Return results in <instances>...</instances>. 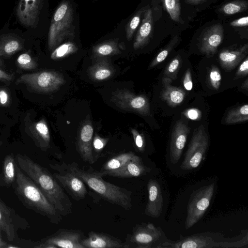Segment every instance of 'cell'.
I'll use <instances>...</instances> for the list:
<instances>
[{
    "label": "cell",
    "mask_w": 248,
    "mask_h": 248,
    "mask_svg": "<svg viewBox=\"0 0 248 248\" xmlns=\"http://www.w3.org/2000/svg\"><path fill=\"white\" fill-rule=\"evenodd\" d=\"M78 50V48L74 43L68 42L57 47L52 52L50 57L54 60H60L75 53Z\"/></svg>",
    "instance_id": "32"
},
{
    "label": "cell",
    "mask_w": 248,
    "mask_h": 248,
    "mask_svg": "<svg viewBox=\"0 0 248 248\" xmlns=\"http://www.w3.org/2000/svg\"><path fill=\"white\" fill-rule=\"evenodd\" d=\"M248 52V44L235 49H224L219 54L220 64L225 69L232 70L245 58Z\"/></svg>",
    "instance_id": "23"
},
{
    "label": "cell",
    "mask_w": 248,
    "mask_h": 248,
    "mask_svg": "<svg viewBox=\"0 0 248 248\" xmlns=\"http://www.w3.org/2000/svg\"><path fill=\"white\" fill-rule=\"evenodd\" d=\"M143 18L136 34L133 43L135 49L140 48L147 45L151 39L154 28L153 14L151 8L148 6L143 14Z\"/></svg>",
    "instance_id": "22"
},
{
    "label": "cell",
    "mask_w": 248,
    "mask_h": 248,
    "mask_svg": "<svg viewBox=\"0 0 248 248\" xmlns=\"http://www.w3.org/2000/svg\"><path fill=\"white\" fill-rule=\"evenodd\" d=\"M241 88L246 90L247 91L248 90V79L247 78L241 86Z\"/></svg>",
    "instance_id": "49"
},
{
    "label": "cell",
    "mask_w": 248,
    "mask_h": 248,
    "mask_svg": "<svg viewBox=\"0 0 248 248\" xmlns=\"http://www.w3.org/2000/svg\"><path fill=\"white\" fill-rule=\"evenodd\" d=\"M75 36L74 11L68 1H63L58 6L52 16L48 34V46L55 48L67 38Z\"/></svg>",
    "instance_id": "4"
},
{
    "label": "cell",
    "mask_w": 248,
    "mask_h": 248,
    "mask_svg": "<svg viewBox=\"0 0 248 248\" xmlns=\"http://www.w3.org/2000/svg\"><path fill=\"white\" fill-rule=\"evenodd\" d=\"M62 164L78 177L104 200L125 210H129L132 207L131 192L105 181L100 171L91 167L81 168L76 162L68 164L62 162Z\"/></svg>",
    "instance_id": "2"
},
{
    "label": "cell",
    "mask_w": 248,
    "mask_h": 248,
    "mask_svg": "<svg viewBox=\"0 0 248 248\" xmlns=\"http://www.w3.org/2000/svg\"><path fill=\"white\" fill-rule=\"evenodd\" d=\"M151 169L144 165L141 158L136 155L132 160L117 169L100 172L102 176L130 178L146 175Z\"/></svg>",
    "instance_id": "17"
},
{
    "label": "cell",
    "mask_w": 248,
    "mask_h": 248,
    "mask_svg": "<svg viewBox=\"0 0 248 248\" xmlns=\"http://www.w3.org/2000/svg\"><path fill=\"white\" fill-rule=\"evenodd\" d=\"M147 188L148 199L145 214L152 217H158L162 211L163 204L160 186L157 181L150 179L147 184Z\"/></svg>",
    "instance_id": "21"
},
{
    "label": "cell",
    "mask_w": 248,
    "mask_h": 248,
    "mask_svg": "<svg viewBox=\"0 0 248 248\" xmlns=\"http://www.w3.org/2000/svg\"><path fill=\"white\" fill-rule=\"evenodd\" d=\"M27 131L37 147L42 151L48 153L50 152L51 148L50 132L44 118L29 124Z\"/></svg>",
    "instance_id": "20"
},
{
    "label": "cell",
    "mask_w": 248,
    "mask_h": 248,
    "mask_svg": "<svg viewBox=\"0 0 248 248\" xmlns=\"http://www.w3.org/2000/svg\"><path fill=\"white\" fill-rule=\"evenodd\" d=\"M1 231L0 230V248H13L11 244L7 243L6 241L3 240L1 236Z\"/></svg>",
    "instance_id": "47"
},
{
    "label": "cell",
    "mask_w": 248,
    "mask_h": 248,
    "mask_svg": "<svg viewBox=\"0 0 248 248\" xmlns=\"http://www.w3.org/2000/svg\"><path fill=\"white\" fill-rule=\"evenodd\" d=\"M111 100L121 109L138 113L143 116L150 114L149 103L143 95H136L126 89L112 93Z\"/></svg>",
    "instance_id": "12"
},
{
    "label": "cell",
    "mask_w": 248,
    "mask_h": 248,
    "mask_svg": "<svg viewBox=\"0 0 248 248\" xmlns=\"http://www.w3.org/2000/svg\"><path fill=\"white\" fill-rule=\"evenodd\" d=\"M248 244V235H246L240 240L234 242L226 241H216L205 233L196 234L183 237L177 241L166 240L160 246V248H244Z\"/></svg>",
    "instance_id": "6"
},
{
    "label": "cell",
    "mask_w": 248,
    "mask_h": 248,
    "mask_svg": "<svg viewBox=\"0 0 248 248\" xmlns=\"http://www.w3.org/2000/svg\"><path fill=\"white\" fill-rule=\"evenodd\" d=\"M90 78L95 81H100L110 78L114 73L112 65L106 59L98 61L88 70Z\"/></svg>",
    "instance_id": "25"
},
{
    "label": "cell",
    "mask_w": 248,
    "mask_h": 248,
    "mask_svg": "<svg viewBox=\"0 0 248 248\" xmlns=\"http://www.w3.org/2000/svg\"><path fill=\"white\" fill-rule=\"evenodd\" d=\"M164 6L170 18L174 21L181 22L180 0H163Z\"/></svg>",
    "instance_id": "34"
},
{
    "label": "cell",
    "mask_w": 248,
    "mask_h": 248,
    "mask_svg": "<svg viewBox=\"0 0 248 248\" xmlns=\"http://www.w3.org/2000/svg\"><path fill=\"white\" fill-rule=\"evenodd\" d=\"M10 102V94L8 91L4 88L0 89V105L6 107Z\"/></svg>",
    "instance_id": "44"
},
{
    "label": "cell",
    "mask_w": 248,
    "mask_h": 248,
    "mask_svg": "<svg viewBox=\"0 0 248 248\" xmlns=\"http://www.w3.org/2000/svg\"><path fill=\"white\" fill-rule=\"evenodd\" d=\"M131 132L138 150L140 152H143L145 150V141L143 135L135 129H132Z\"/></svg>",
    "instance_id": "39"
},
{
    "label": "cell",
    "mask_w": 248,
    "mask_h": 248,
    "mask_svg": "<svg viewBox=\"0 0 248 248\" xmlns=\"http://www.w3.org/2000/svg\"><path fill=\"white\" fill-rule=\"evenodd\" d=\"M93 129L89 120H86L82 124L78 136V151L82 159L90 164L95 161L93 154Z\"/></svg>",
    "instance_id": "19"
},
{
    "label": "cell",
    "mask_w": 248,
    "mask_h": 248,
    "mask_svg": "<svg viewBox=\"0 0 248 248\" xmlns=\"http://www.w3.org/2000/svg\"><path fill=\"white\" fill-rule=\"evenodd\" d=\"M209 145L208 136L203 125L195 129L180 166L183 170H190L199 167L204 158Z\"/></svg>",
    "instance_id": "9"
},
{
    "label": "cell",
    "mask_w": 248,
    "mask_h": 248,
    "mask_svg": "<svg viewBox=\"0 0 248 248\" xmlns=\"http://www.w3.org/2000/svg\"><path fill=\"white\" fill-rule=\"evenodd\" d=\"M3 66V62L1 61V60L0 59V67H2Z\"/></svg>",
    "instance_id": "50"
},
{
    "label": "cell",
    "mask_w": 248,
    "mask_h": 248,
    "mask_svg": "<svg viewBox=\"0 0 248 248\" xmlns=\"http://www.w3.org/2000/svg\"><path fill=\"white\" fill-rule=\"evenodd\" d=\"M224 36L223 28L220 24L208 28L202 34L200 41V51L208 57L213 56L221 44Z\"/></svg>",
    "instance_id": "15"
},
{
    "label": "cell",
    "mask_w": 248,
    "mask_h": 248,
    "mask_svg": "<svg viewBox=\"0 0 248 248\" xmlns=\"http://www.w3.org/2000/svg\"><path fill=\"white\" fill-rule=\"evenodd\" d=\"M248 2L245 0L231 1L224 4L220 8L221 13L227 15H232L244 12L248 9Z\"/></svg>",
    "instance_id": "31"
},
{
    "label": "cell",
    "mask_w": 248,
    "mask_h": 248,
    "mask_svg": "<svg viewBox=\"0 0 248 248\" xmlns=\"http://www.w3.org/2000/svg\"><path fill=\"white\" fill-rule=\"evenodd\" d=\"M65 83L62 75L51 70L25 74L17 80V84H24L31 90L40 93H48L58 90Z\"/></svg>",
    "instance_id": "7"
},
{
    "label": "cell",
    "mask_w": 248,
    "mask_h": 248,
    "mask_svg": "<svg viewBox=\"0 0 248 248\" xmlns=\"http://www.w3.org/2000/svg\"><path fill=\"white\" fill-rule=\"evenodd\" d=\"M28 227L26 220L19 216L0 199V230L6 234L8 240L14 241L17 229H27Z\"/></svg>",
    "instance_id": "13"
},
{
    "label": "cell",
    "mask_w": 248,
    "mask_h": 248,
    "mask_svg": "<svg viewBox=\"0 0 248 248\" xmlns=\"http://www.w3.org/2000/svg\"><path fill=\"white\" fill-rule=\"evenodd\" d=\"M16 162L13 154H10L4 158L2 170L0 174V186L10 187L16 179Z\"/></svg>",
    "instance_id": "26"
},
{
    "label": "cell",
    "mask_w": 248,
    "mask_h": 248,
    "mask_svg": "<svg viewBox=\"0 0 248 248\" xmlns=\"http://www.w3.org/2000/svg\"><path fill=\"white\" fill-rule=\"evenodd\" d=\"M215 184L201 187L191 194L187 206L185 228L193 226L202 217L209 207L213 196Z\"/></svg>",
    "instance_id": "8"
},
{
    "label": "cell",
    "mask_w": 248,
    "mask_h": 248,
    "mask_svg": "<svg viewBox=\"0 0 248 248\" xmlns=\"http://www.w3.org/2000/svg\"><path fill=\"white\" fill-rule=\"evenodd\" d=\"M81 244L84 248H128L121 240L104 232H90Z\"/></svg>",
    "instance_id": "18"
},
{
    "label": "cell",
    "mask_w": 248,
    "mask_h": 248,
    "mask_svg": "<svg viewBox=\"0 0 248 248\" xmlns=\"http://www.w3.org/2000/svg\"><path fill=\"white\" fill-rule=\"evenodd\" d=\"M183 115L192 120H199L202 117L201 111L195 108H189L183 112Z\"/></svg>",
    "instance_id": "42"
},
{
    "label": "cell",
    "mask_w": 248,
    "mask_h": 248,
    "mask_svg": "<svg viewBox=\"0 0 248 248\" xmlns=\"http://www.w3.org/2000/svg\"><path fill=\"white\" fill-rule=\"evenodd\" d=\"M221 75L218 67L212 65L209 73V81L211 86L217 90L220 85Z\"/></svg>",
    "instance_id": "38"
},
{
    "label": "cell",
    "mask_w": 248,
    "mask_h": 248,
    "mask_svg": "<svg viewBox=\"0 0 248 248\" xmlns=\"http://www.w3.org/2000/svg\"><path fill=\"white\" fill-rule=\"evenodd\" d=\"M93 52L95 57L101 58L119 54L121 50L116 41H109L94 46Z\"/></svg>",
    "instance_id": "28"
},
{
    "label": "cell",
    "mask_w": 248,
    "mask_h": 248,
    "mask_svg": "<svg viewBox=\"0 0 248 248\" xmlns=\"http://www.w3.org/2000/svg\"><path fill=\"white\" fill-rule=\"evenodd\" d=\"M182 59L179 55L174 58L166 66L163 78L175 80L176 78L182 63Z\"/></svg>",
    "instance_id": "35"
},
{
    "label": "cell",
    "mask_w": 248,
    "mask_h": 248,
    "mask_svg": "<svg viewBox=\"0 0 248 248\" xmlns=\"http://www.w3.org/2000/svg\"><path fill=\"white\" fill-rule=\"evenodd\" d=\"M172 80L166 78L162 79L163 87L161 92L162 99L172 107H175L184 101L186 93L181 88L171 85Z\"/></svg>",
    "instance_id": "24"
},
{
    "label": "cell",
    "mask_w": 248,
    "mask_h": 248,
    "mask_svg": "<svg viewBox=\"0 0 248 248\" xmlns=\"http://www.w3.org/2000/svg\"><path fill=\"white\" fill-rule=\"evenodd\" d=\"M205 1V0H185L186 3L192 5L199 4Z\"/></svg>",
    "instance_id": "48"
},
{
    "label": "cell",
    "mask_w": 248,
    "mask_h": 248,
    "mask_svg": "<svg viewBox=\"0 0 248 248\" xmlns=\"http://www.w3.org/2000/svg\"><path fill=\"white\" fill-rule=\"evenodd\" d=\"M189 128L183 121H178L172 132L170 146V156L172 163L180 160L187 140Z\"/></svg>",
    "instance_id": "14"
},
{
    "label": "cell",
    "mask_w": 248,
    "mask_h": 248,
    "mask_svg": "<svg viewBox=\"0 0 248 248\" xmlns=\"http://www.w3.org/2000/svg\"><path fill=\"white\" fill-rule=\"evenodd\" d=\"M15 192L28 208L47 218L52 223L58 224L62 216L57 211L35 183L16 164Z\"/></svg>",
    "instance_id": "3"
},
{
    "label": "cell",
    "mask_w": 248,
    "mask_h": 248,
    "mask_svg": "<svg viewBox=\"0 0 248 248\" xmlns=\"http://www.w3.org/2000/svg\"><path fill=\"white\" fill-rule=\"evenodd\" d=\"M183 84L186 90L191 91L192 90L193 88V82L191 71L189 68H188L185 73Z\"/></svg>",
    "instance_id": "43"
},
{
    "label": "cell",
    "mask_w": 248,
    "mask_h": 248,
    "mask_svg": "<svg viewBox=\"0 0 248 248\" xmlns=\"http://www.w3.org/2000/svg\"><path fill=\"white\" fill-rule=\"evenodd\" d=\"M85 238L79 230L60 229L52 234L35 242V248H84L81 244Z\"/></svg>",
    "instance_id": "10"
},
{
    "label": "cell",
    "mask_w": 248,
    "mask_h": 248,
    "mask_svg": "<svg viewBox=\"0 0 248 248\" xmlns=\"http://www.w3.org/2000/svg\"><path fill=\"white\" fill-rule=\"evenodd\" d=\"M108 140L96 135L93 139L92 142L93 148L97 152H100L107 143Z\"/></svg>",
    "instance_id": "41"
},
{
    "label": "cell",
    "mask_w": 248,
    "mask_h": 248,
    "mask_svg": "<svg viewBox=\"0 0 248 248\" xmlns=\"http://www.w3.org/2000/svg\"><path fill=\"white\" fill-rule=\"evenodd\" d=\"M43 0H20L16 14L19 22L27 27H31L37 22Z\"/></svg>",
    "instance_id": "16"
},
{
    "label": "cell",
    "mask_w": 248,
    "mask_h": 248,
    "mask_svg": "<svg viewBox=\"0 0 248 248\" xmlns=\"http://www.w3.org/2000/svg\"><path fill=\"white\" fill-rule=\"evenodd\" d=\"M230 25L234 27H247L248 25V17L246 16L235 19L231 22Z\"/></svg>",
    "instance_id": "45"
},
{
    "label": "cell",
    "mask_w": 248,
    "mask_h": 248,
    "mask_svg": "<svg viewBox=\"0 0 248 248\" xmlns=\"http://www.w3.org/2000/svg\"><path fill=\"white\" fill-rule=\"evenodd\" d=\"M179 39L178 35L173 36L166 46L156 55L149 66L151 69L162 62L167 58L169 53L174 47Z\"/></svg>",
    "instance_id": "33"
},
{
    "label": "cell",
    "mask_w": 248,
    "mask_h": 248,
    "mask_svg": "<svg viewBox=\"0 0 248 248\" xmlns=\"http://www.w3.org/2000/svg\"><path fill=\"white\" fill-rule=\"evenodd\" d=\"M145 9V7L140 9L128 22L125 28L126 37L128 40L129 41L131 39L139 26Z\"/></svg>",
    "instance_id": "36"
},
{
    "label": "cell",
    "mask_w": 248,
    "mask_h": 248,
    "mask_svg": "<svg viewBox=\"0 0 248 248\" xmlns=\"http://www.w3.org/2000/svg\"><path fill=\"white\" fill-rule=\"evenodd\" d=\"M17 66L24 70H32L36 68L37 64L35 60L27 52L21 54L16 60Z\"/></svg>",
    "instance_id": "37"
},
{
    "label": "cell",
    "mask_w": 248,
    "mask_h": 248,
    "mask_svg": "<svg viewBox=\"0 0 248 248\" xmlns=\"http://www.w3.org/2000/svg\"><path fill=\"white\" fill-rule=\"evenodd\" d=\"M248 120V105L245 104L231 110L225 120L226 124H232L247 121Z\"/></svg>",
    "instance_id": "30"
},
{
    "label": "cell",
    "mask_w": 248,
    "mask_h": 248,
    "mask_svg": "<svg viewBox=\"0 0 248 248\" xmlns=\"http://www.w3.org/2000/svg\"><path fill=\"white\" fill-rule=\"evenodd\" d=\"M136 155L132 152L119 155L106 162L103 165L99 171L112 170L120 168L132 160Z\"/></svg>",
    "instance_id": "29"
},
{
    "label": "cell",
    "mask_w": 248,
    "mask_h": 248,
    "mask_svg": "<svg viewBox=\"0 0 248 248\" xmlns=\"http://www.w3.org/2000/svg\"><path fill=\"white\" fill-rule=\"evenodd\" d=\"M21 40L15 36L7 34L0 37V57H9L21 50Z\"/></svg>",
    "instance_id": "27"
},
{
    "label": "cell",
    "mask_w": 248,
    "mask_h": 248,
    "mask_svg": "<svg viewBox=\"0 0 248 248\" xmlns=\"http://www.w3.org/2000/svg\"><path fill=\"white\" fill-rule=\"evenodd\" d=\"M248 74V58L246 57L245 60L241 63L235 75L234 79L243 78Z\"/></svg>",
    "instance_id": "40"
},
{
    "label": "cell",
    "mask_w": 248,
    "mask_h": 248,
    "mask_svg": "<svg viewBox=\"0 0 248 248\" xmlns=\"http://www.w3.org/2000/svg\"><path fill=\"white\" fill-rule=\"evenodd\" d=\"M2 143H3V142L1 140H0V149H1V147L2 145Z\"/></svg>",
    "instance_id": "51"
},
{
    "label": "cell",
    "mask_w": 248,
    "mask_h": 248,
    "mask_svg": "<svg viewBox=\"0 0 248 248\" xmlns=\"http://www.w3.org/2000/svg\"><path fill=\"white\" fill-rule=\"evenodd\" d=\"M167 240L164 232L151 223L136 225L131 233L126 236L125 244L128 248H159Z\"/></svg>",
    "instance_id": "5"
},
{
    "label": "cell",
    "mask_w": 248,
    "mask_h": 248,
    "mask_svg": "<svg viewBox=\"0 0 248 248\" xmlns=\"http://www.w3.org/2000/svg\"><path fill=\"white\" fill-rule=\"evenodd\" d=\"M13 74L7 73L0 68V80L4 82H10L13 80Z\"/></svg>",
    "instance_id": "46"
},
{
    "label": "cell",
    "mask_w": 248,
    "mask_h": 248,
    "mask_svg": "<svg viewBox=\"0 0 248 248\" xmlns=\"http://www.w3.org/2000/svg\"><path fill=\"white\" fill-rule=\"evenodd\" d=\"M16 158L21 170L35 183L62 216H66L72 213L71 201L64 189L47 169L25 155L18 154Z\"/></svg>",
    "instance_id": "1"
},
{
    "label": "cell",
    "mask_w": 248,
    "mask_h": 248,
    "mask_svg": "<svg viewBox=\"0 0 248 248\" xmlns=\"http://www.w3.org/2000/svg\"><path fill=\"white\" fill-rule=\"evenodd\" d=\"M49 166L55 170L53 174L55 178L74 200L78 202L84 199L88 191L82 180L62 164L50 163Z\"/></svg>",
    "instance_id": "11"
}]
</instances>
